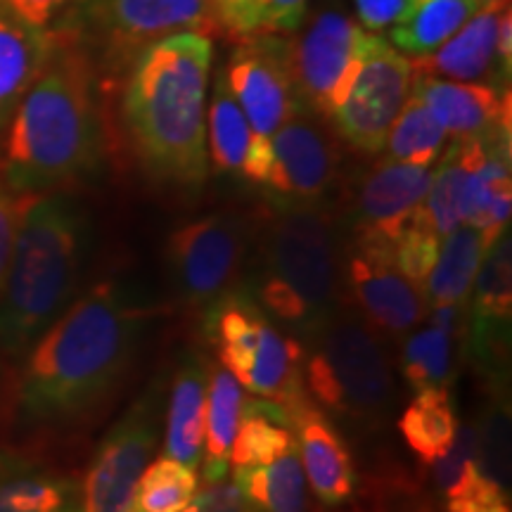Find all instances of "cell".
<instances>
[{
	"label": "cell",
	"mask_w": 512,
	"mask_h": 512,
	"mask_svg": "<svg viewBox=\"0 0 512 512\" xmlns=\"http://www.w3.org/2000/svg\"><path fill=\"white\" fill-rule=\"evenodd\" d=\"M233 475L256 512H311L309 484L297 446L273 463L238 467Z\"/></svg>",
	"instance_id": "30"
},
{
	"label": "cell",
	"mask_w": 512,
	"mask_h": 512,
	"mask_svg": "<svg viewBox=\"0 0 512 512\" xmlns=\"http://www.w3.org/2000/svg\"><path fill=\"white\" fill-rule=\"evenodd\" d=\"M216 361L252 396L280 403L287 413L306 396L304 344L280 328L240 283L200 316Z\"/></svg>",
	"instance_id": "7"
},
{
	"label": "cell",
	"mask_w": 512,
	"mask_h": 512,
	"mask_svg": "<svg viewBox=\"0 0 512 512\" xmlns=\"http://www.w3.org/2000/svg\"><path fill=\"white\" fill-rule=\"evenodd\" d=\"M448 147V133L427 110L418 95L411 93L389 136L384 140V159L415 166H434Z\"/></svg>",
	"instance_id": "33"
},
{
	"label": "cell",
	"mask_w": 512,
	"mask_h": 512,
	"mask_svg": "<svg viewBox=\"0 0 512 512\" xmlns=\"http://www.w3.org/2000/svg\"><path fill=\"white\" fill-rule=\"evenodd\" d=\"M162 413L164 389L152 382L93 453L79 484V512H133L138 479L155 456Z\"/></svg>",
	"instance_id": "11"
},
{
	"label": "cell",
	"mask_w": 512,
	"mask_h": 512,
	"mask_svg": "<svg viewBox=\"0 0 512 512\" xmlns=\"http://www.w3.org/2000/svg\"><path fill=\"white\" fill-rule=\"evenodd\" d=\"M503 8H479L463 29H458L444 46L434 53L411 57L418 76L460 83H489L496 88H510V79L498 62V34L505 12Z\"/></svg>",
	"instance_id": "19"
},
{
	"label": "cell",
	"mask_w": 512,
	"mask_h": 512,
	"mask_svg": "<svg viewBox=\"0 0 512 512\" xmlns=\"http://www.w3.org/2000/svg\"><path fill=\"white\" fill-rule=\"evenodd\" d=\"M342 292L384 339H403L430 311L420 287L396 268L392 245L380 240L349 235L342 247Z\"/></svg>",
	"instance_id": "13"
},
{
	"label": "cell",
	"mask_w": 512,
	"mask_h": 512,
	"mask_svg": "<svg viewBox=\"0 0 512 512\" xmlns=\"http://www.w3.org/2000/svg\"><path fill=\"white\" fill-rule=\"evenodd\" d=\"M209 361L188 351L169 384L164 411V456L200 470L204 446V406H207Z\"/></svg>",
	"instance_id": "23"
},
{
	"label": "cell",
	"mask_w": 512,
	"mask_h": 512,
	"mask_svg": "<svg viewBox=\"0 0 512 512\" xmlns=\"http://www.w3.org/2000/svg\"><path fill=\"white\" fill-rule=\"evenodd\" d=\"M290 418L294 444L313 496L325 508L349 503L356 491V467L335 422L320 411L311 396L292 408Z\"/></svg>",
	"instance_id": "18"
},
{
	"label": "cell",
	"mask_w": 512,
	"mask_h": 512,
	"mask_svg": "<svg viewBox=\"0 0 512 512\" xmlns=\"http://www.w3.org/2000/svg\"><path fill=\"white\" fill-rule=\"evenodd\" d=\"M441 238L437 230L430 226V221L425 219V214L415 216L411 226L396 238L392 252H394V264L399 271L406 275L411 283H415L422 290L427 275H430L434 261L439 256Z\"/></svg>",
	"instance_id": "35"
},
{
	"label": "cell",
	"mask_w": 512,
	"mask_h": 512,
	"mask_svg": "<svg viewBox=\"0 0 512 512\" xmlns=\"http://www.w3.org/2000/svg\"><path fill=\"white\" fill-rule=\"evenodd\" d=\"M62 27L86 46L100 76L126 74L133 60L162 38L183 31L221 34L211 0H86Z\"/></svg>",
	"instance_id": "8"
},
{
	"label": "cell",
	"mask_w": 512,
	"mask_h": 512,
	"mask_svg": "<svg viewBox=\"0 0 512 512\" xmlns=\"http://www.w3.org/2000/svg\"><path fill=\"white\" fill-rule=\"evenodd\" d=\"M86 259V223L62 195H36L19 223L0 292V351L22 358L72 304Z\"/></svg>",
	"instance_id": "5"
},
{
	"label": "cell",
	"mask_w": 512,
	"mask_h": 512,
	"mask_svg": "<svg viewBox=\"0 0 512 512\" xmlns=\"http://www.w3.org/2000/svg\"><path fill=\"white\" fill-rule=\"evenodd\" d=\"M302 344L304 387L320 411L366 427L387 418L396 401L392 358L351 306H339Z\"/></svg>",
	"instance_id": "6"
},
{
	"label": "cell",
	"mask_w": 512,
	"mask_h": 512,
	"mask_svg": "<svg viewBox=\"0 0 512 512\" xmlns=\"http://www.w3.org/2000/svg\"><path fill=\"white\" fill-rule=\"evenodd\" d=\"M8 8L41 29H57L81 8L86 0H3Z\"/></svg>",
	"instance_id": "39"
},
{
	"label": "cell",
	"mask_w": 512,
	"mask_h": 512,
	"mask_svg": "<svg viewBox=\"0 0 512 512\" xmlns=\"http://www.w3.org/2000/svg\"><path fill=\"white\" fill-rule=\"evenodd\" d=\"M238 41L223 79L256 136L273 138L304 107L294 88L287 36L254 34Z\"/></svg>",
	"instance_id": "15"
},
{
	"label": "cell",
	"mask_w": 512,
	"mask_h": 512,
	"mask_svg": "<svg viewBox=\"0 0 512 512\" xmlns=\"http://www.w3.org/2000/svg\"><path fill=\"white\" fill-rule=\"evenodd\" d=\"M342 171L339 136L316 112L299 107L271 138V171L261 185L271 209L330 202Z\"/></svg>",
	"instance_id": "12"
},
{
	"label": "cell",
	"mask_w": 512,
	"mask_h": 512,
	"mask_svg": "<svg viewBox=\"0 0 512 512\" xmlns=\"http://www.w3.org/2000/svg\"><path fill=\"white\" fill-rule=\"evenodd\" d=\"M413 93L425 102L448 138H479L510 128V88L489 83L427 79L415 74Z\"/></svg>",
	"instance_id": "20"
},
{
	"label": "cell",
	"mask_w": 512,
	"mask_h": 512,
	"mask_svg": "<svg viewBox=\"0 0 512 512\" xmlns=\"http://www.w3.org/2000/svg\"><path fill=\"white\" fill-rule=\"evenodd\" d=\"M430 467L446 512H512L510 491L491 482L479 465L475 422H458L453 446Z\"/></svg>",
	"instance_id": "22"
},
{
	"label": "cell",
	"mask_w": 512,
	"mask_h": 512,
	"mask_svg": "<svg viewBox=\"0 0 512 512\" xmlns=\"http://www.w3.org/2000/svg\"><path fill=\"white\" fill-rule=\"evenodd\" d=\"M211 67L214 38L183 31L145 48L124 74L121 119L128 143L159 183L195 190L207 181Z\"/></svg>",
	"instance_id": "3"
},
{
	"label": "cell",
	"mask_w": 512,
	"mask_h": 512,
	"mask_svg": "<svg viewBox=\"0 0 512 512\" xmlns=\"http://www.w3.org/2000/svg\"><path fill=\"white\" fill-rule=\"evenodd\" d=\"M50 46L53 29L34 27L0 0V138L46 64Z\"/></svg>",
	"instance_id": "24"
},
{
	"label": "cell",
	"mask_w": 512,
	"mask_h": 512,
	"mask_svg": "<svg viewBox=\"0 0 512 512\" xmlns=\"http://www.w3.org/2000/svg\"><path fill=\"white\" fill-rule=\"evenodd\" d=\"M147 309L117 280H102L57 316L31 344L12 387L24 430L67 427L100 408L131 368Z\"/></svg>",
	"instance_id": "1"
},
{
	"label": "cell",
	"mask_w": 512,
	"mask_h": 512,
	"mask_svg": "<svg viewBox=\"0 0 512 512\" xmlns=\"http://www.w3.org/2000/svg\"><path fill=\"white\" fill-rule=\"evenodd\" d=\"M249 247L252 228L235 211H214L171 230L164 261L178 302L202 316L240 283Z\"/></svg>",
	"instance_id": "9"
},
{
	"label": "cell",
	"mask_w": 512,
	"mask_h": 512,
	"mask_svg": "<svg viewBox=\"0 0 512 512\" xmlns=\"http://www.w3.org/2000/svg\"><path fill=\"white\" fill-rule=\"evenodd\" d=\"M245 392L240 382L226 368L209 366L207 406H204V446H202V479L216 482L228 475L230 446L242 420Z\"/></svg>",
	"instance_id": "27"
},
{
	"label": "cell",
	"mask_w": 512,
	"mask_h": 512,
	"mask_svg": "<svg viewBox=\"0 0 512 512\" xmlns=\"http://www.w3.org/2000/svg\"><path fill=\"white\" fill-rule=\"evenodd\" d=\"M342 247L332 202L271 209L240 285L280 328L306 342L342 306Z\"/></svg>",
	"instance_id": "4"
},
{
	"label": "cell",
	"mask_w": 512,
	"mask_h": 512,
	"mask_svg": "<svg viewBox=\"0 0 512 512\" xmlns=\"http://www.w3.org/2000/svg\"><path fill=\"white\" fill-rule=\"evenodd\" d=\"M479 8H503V5H510V0H477Z\"/></svg>",
	"instance_id": "42"
},
{
	"label": "cell",
	"mask_w": 512,
	"mask_h": 512,
	"mask_svg": "<svg viewBox=\"0 0 512 512\" xmlns=\"http://www.w3.org/2000/svg\"><path fill=\"white\" fill-rule=\"evenodd\" d=\"M432 176V166L401 164L392 159L377 162L351 195L349 235L394 247L396 238L420 214Z\"/></svg>",
	"instance_id": "17"
},
{
	"label": "cell",
	"mask_w": 512,
	"mask_h": 512,
	"mask_svg": "<svg viewBox=\"0 0 512 512\" xmlns=\"http://www.w3.org/2000/svg\"><path fill=\"white\" fill-rule=\"evenodd\" d=\"M36 195H24V192L12 190L8 183L0 178V292H3L5 275H8L12 249H15L19 223L24 219V211Z\"/></svg>",
	"instance_id": "36"
},
{
	"label": "cell",
	"mask_w": 512,
	"mask_h": 512,
	"mask_svg": "<svg viewBox=\"0 0 512 512\" xmlns=\"http://www.w3.org/2000/svg\"><path fill=\"white\" fill-rule=\"evenodd\" d=\"M0 512H79V482L27 453L0 451Z\"/></svg>",
	"instance_id": "25"
},
{
	"label": "cell",
	"mask_w": 512,
	"mask_h": 512,
	"mask_svg": "<svg viewBox=\"0 0 512 512\" xmlns=\"http://www.w3.org/2000/svg\"><path fill=\"white\" fill-rule=\"evenodd\" d=\"M223 34L245 38L256 31L259 0H211Z\"/></svg>",
	"instance_id": "41"
},
{
	"label": "cell",
	"mask_w": 512,
	"mask_h": 512,
	"mask_svg": "<svg viewBox=\"0 0 512 512\" xmlns=\"http://www.w3.org/2000/svg\"><path fill=\"white\" fill-rule=\"evenodd\" d=\"M427 325L401 339L399 366L408 387L420 392L427 387H451L458 368V344L465 342V306H439L427 311Z\"/></svg>",
	"instance_id": "21"
},
{
	"label": "cell",
	"mask_w": 512,
	"mask_h": 512,
	"mask_svg": "<svg viewBox=\"0 0 512 512\" xmlns=\"http://www.w3.org/2000/svg\"><path fill=\"white\" fill-rule=\"evenodd\" d=\"M377 36L337 8L318 12L287 36L294 88L306 110L330 124Z\"/></svg>",
	"instance_id": "10"
},
{
	"label": "cell",
	"mask_w": 512,
	"mask_h": 512,
	"mask_svg": "<svg viewBox=\"0 0 512 512\" xmlns=\"http://www.w3.org/2000/svg\"><path fill=\"white\" fill-rule=\"evenodd\" d=\"M183 512H192V505H188V508H185Z\"/></svg>",
	"instance_id": "43"
},
{
	"label": "cell",
	"mask_w": 512,
	"mask_h": 512,
	"mask_svg": "<svg viewBox=\"0 0 512 512\" xmlns=\"http://www.w3.org/2000/svg\"><path fill=\"white\" fill-rule=\"evenodd\" d=\"M413 60L396 50L382 34L363 57L347 98L332 114L330 126L361 155H380L389 128L413 93Z\"/></svg>",
	"instance_id": "14"
},
{
	"label": "cell",
	"mask_w": 512,
	"mask_h": 512,
	"mask_svg": "<svg viewBox=\"0 0 512 512\" xmlns=\"http://www.w3.org/2000/svg\"><path fill=\"white\" fill-rule=\"evenodd\" d=\"M192 512H256L240 486L226 477L204 482V489L192 501Z\"/></svg>",
	"instance_id": "40"
},
{
	"label": "cell",
	"mask_w": 512,
	"mask_h": 512,
	"mask_svg": "<svg viewBox=\"0 0 512 512\" xmlns=\"http://www.w3.org/2000/svg\"><path fill=\"white\" fill-rule=\"evenodd\" d=\"M512 245L510 228L484 252L470 292L465 347L489 387H510Z\"/></svg>",
	"instance_id": "16"
},
{
	"label": "cell",
	"mask_w": 512,
	"mask_h": 512,
	"mask_svg": "<svg viewBox=\"0 0 512 512\" xmlns=\"http://www.w3.org/2000/svg\"><path fill=\"white\" fill-rule=\"evenodd\" d=\"M254 136L256 133L221 72L211 88L207 110V157L216 174L242 178Z\"/></svg>",
	"instance_id": "31"
},
{
	"label": "cell",
	"mask_w": 512,
	"mask_h": 512,
	"mask_svg": "<svg viewBox=\"0 0 512 512\" xmlns=\"http://www.w3.org/2000/svg\"><path fill=\"white\" fill-rule=\"evenodd\" d=\"M306 17H309V0H259L254 34L290 36L304 27Z\"/></svg>",
	"instance_id": "37"
},
{
	"label": "cell",
	"mask_w": 512,
	"mask_h": 512,
	"mask_svg": "<svg viewBox=\"0 0 512 512\" xmlns=\"http://www.w3.org/2000/svg\"><path fill=\"white\" fill-rule=\"evenodd\" d=\"M458 413L451 387H427L403 408L399 422L401 439L420 463L434 465L453 446L458 432Z\"/></svg>",
	"instance_id": "28"
},
{
	"label": "cell",
	"mask_w": 512,
	"mask_h": 512,
	"mask_svg": "<svg viewBox=\"0 0 512 512\" xmlns=\"http://www.w3.org/2000/svg\"><path fill=\"white\" fill-rule=\"evenodd\" d=\"M294 444L292 418L280 403L252 396L242 406V420L230 446L233 470L252 465H268L283 453L292 451Z\"/></svg>",
	"instance_id": "29"
},
{
	"label": "cell",
	"mask_w": 512,
	"mask_h": 512,
	"mask_svg": "<svg viewBox=\"0 0 512 512\" xmlns=\"http://www.w3.org/2000/svg\"><path fill=\"white\" fill-rule=\"evenodd\" d=\"M420 0H354L358 24L363 29L382 34V31L399 27L413 15Z\"/></svg>",
	"instance_id": "38"
},
{
	"label": "cell",
	"mask_w": 512,
	"mask_h": 512,
	"mask_svg": "<svg viewBox=\"0 0 512 512\" xmlns=\"http://www.w3.org/2000/svg\"><path fill=\"white\" fill-rule=\"evenodd\" d=\"M486 249L482 233L467 223L441 238L437 261L422 285L427 309L467 306Z\"/></svg>",
	"instance_id": "26"
},
{
	"label": "cell",
	"mask_w": 512,
	"mask_h": 512,
	"mask_svg": "<svg viewBox=\"0 0 512 512\" xmlns=\"http://www.w3.org/2000/svg\"><path fill=\"white\" fill-rule=\"evenodd\" d=\"M102 76L72 29H53L48 60L0 138V178L24 195H46L100 166Z\"/></svg>",
	"instance_id": "2"
},
{
	"label": "cell",
	"mask_w": 512,
	"mask_h": 512,
	"mask_svg": "<svg viewBox=\"0 0 512 512\" xmlns=\"http://www.w3.org/2000/svg\"><path fill=\"white\" fill-rule=\"evenodd\" d=\"M479 12L477 0H420L413 15L389 29V43L408 57L430 55Z\"/></svg>",
	"instance_id": "32"
},
{
	"label": "cell",
	"mask_w": 512,
	"mask_h": 512,
	"mask_svg": "<svg viewBox=\"0 0 512 512\" xmlns=\"http://www.w3.org/2000/svg\"><path fill=\"white\" fill-rule=\"evenodd\" d=\"M200 489L195 470L174 458H157L138 479L133 512H183Z\"/></svg>",
	"instance_id": "34"
}]
</instances>
